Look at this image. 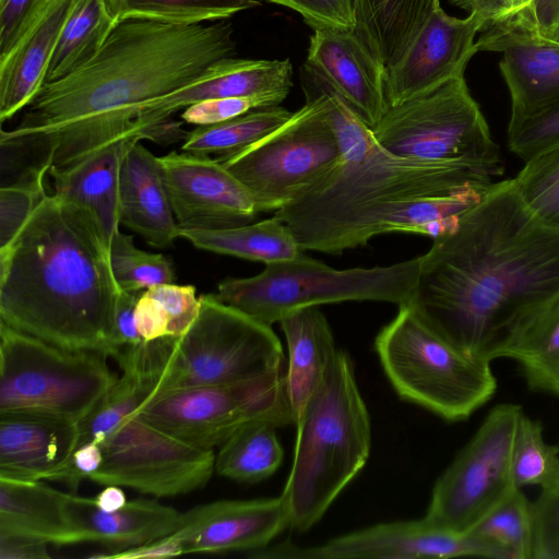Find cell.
Listing matches in <instances>:
<instances>
[{"label":"cell","instance_id":"cell-11","mask_svg":"<svg viewBox=\"0 0 559 559\" xmlns=\"http://www.w3.org/2000/svg\"><path fill=\"white\" fill-rule=\"evenodd\" d=\"M304 94L305 105L282 126L217 159L249 190L260 213L283 209L341 160L321 97Z\"/></svg>","mask_w":559,"mask_h":559},{"label":"cell","instance_id":"cell-40","mask_svg":"<svg viewBox=\"0 0 559 559\" xmlns=\"http://www.w3.org/2000/svg\"><path fill=\"white\" fill-rule=\"evenodd\" d=\"M507 138L509 150L522 160L559 144V104L519 121L509 122Z\"/></svg>","mask_w":559,"mask_h":559},{"label":"cell","instance_id":"cell-22","mask_svg":"<svg viewBox=\"0 0 559 559\" xmlns=\"http://www.w3.org/2000/svg\"><path fill=\"white\" fill-rule=\"evenodd\" d=\"M475 50L502 53L500 73L511 97L509 122L559 104V41L480 32Z\"/></svg>","mask_w":559,"mask_h":559},{"label":"cell","instance_id":"cell-35","mask_svg":"<svg viewBox=\"0 0 559 559\" xmlns=\"http://www.w3.org/2000/svg\"><path fill=\"white\" fill-rule=\"evenodd\" d=\"M512 182L527 211L543 225L559 230V144L524 160Z\"/></svg>","mask_w":559,"mask_h":559},{"label":"cell","instance_id":"cell-49","mask_svg":"<svg viewBox=\"0 0 559 559\" xmlns=\"http://www.w3.org/2000/svg\"><path fill=\"white\" fill-rule=\"evenodd\" d=\"M47 545L29 537L0 535V559L49 558Z\"/></svg>","mask_w":559,"mask_h":559},{"label":"cell","instance_id":"cell-21","mask_svg":"<svg viewBox=\"0 0 559 559\" xmlns=\"http://www.w3.org/2000/svg\"><path fill=\"white\" fill-rule=\"evenodd\" d=\"M78 447V423L35 414H0V477L59 481Z\"/></svg>","mask_w":559,"mask_h":559},{"label":"cell","instance_id":"cell-45","mask_svg":"<svg viewBox=\"0 0 559 559\" xmlns=\"http://www.w3.org/2000/svg\"><path fill=\"white\" fill-rule=\"evenodd\" d=\"M140 294V292L120 290L118 295L112 322V344L118 355L123 347L144 341L136 330L134 318Z\"/></svg>","mask_w":559,"mask_h":559},{"label":"cell","instance_id":"cell-44","mask_svg":"<svg viewBox=\"0 0 559 559\" xmlns=\"http://www.w3.org/2000/svg\"><path fill=\"white\" fill-rule=\"evenodd\" d=\"M299 13L312 29L337 28L354 31V0H264Z\"/></svg>","mask_w":559,"mask_h":559},{"label":"cell","instance_id":"cell-16","mask_svg":"<svg viewBox=\"0 0 559 559\" xmlns=\"http://www.w3.org/2000/svg\"><path fill=\"white\" fill-rule=\"evenodd\" d=\"M158 163L179 229L233 228L259 215L249 190L216 158L173 151Z\"/></svg>","mask_w":559,"mask_h":559},{"label":"cell","instance_id":"cell-14","mask_svg":"<svg viewBox=\"0 0 559 559\" xmlns=\"http://www.w3.org/2000/svg\"><path fill=\"white\" fill-rule=\"evenodd\" d=\"M98 444L103 463L90 479L103 486L176 497L203 488L215 472L213 449L175 438L145 420L139 409L123 416Z\"/></svg>","mask_w":559,"mask_h":559},{"label":"cell","instance_id":"cell-51","mask_svg":"<svg viewBox=\"0 0 559 559\" xmlns=\"http://www.w3.org/2000/svg\"><path fill=\"white\" fill-rule=\"evenodd\" d=\"M123 7L211 8L234 7L248 10L260 5L259 0H121Z\"/></svg>","mask_w":559,"mask_h":559},{"label":"cell","instance_id":"cell-36","mask_svg":"<svg viewBox=\"0 0 559 559\" xmlns=\"http://www.w3.org/2000/svg\"><path fill=\"white\" fill-rule=\"evenodd\" d=\"M469 531L501 547L510 559H532V502L521 488L513 490Z\"/></svg>","mask_w":559,"mask_h":559},{"label":"cell","instance_id":"cell-37","mask_svg":"<svg viewBox=\"0 0 559 559\" xmlns=\"http://www.w3.org/2000/svg\"><path fill=\"white\" fill-rule=\"evenodd\" d=\"M512 474L515 486H539L540 489L559 484V445L548 443L539 420L521 415L512 452Z\"/></svg>","mask_w":559,"mask_h":559},{"label":"cell","instance_id":"cell-27","mask_svg":"<svg viewBox=\"0 0 559 559\" xmlns=\"http://www.w3.org/2000/svg\"><path fill=\"white\" fill-rule=\"evenodd\" d=\"M132 139L118 140L72 167L48 171L53 193L84 210L109 247L120 230V166Z\"/></svg>","mask_w":559,"mask_h":559},{"label":"cell","instance_id":"cell-41","mask_svg":"<svg viewBox=\"0 0 559 559\" xmlns=\"http://www.w3.org/2000/svg\"><path fill=\"white\" fill-rule=\"evenodd\" d=\"M285 98L278 95L211 98L185 108L181 119L195 126L219 123L258 108L280 106Z\"/></svg>","mask_w":559,"mask_h":559},{"label":"cell","instance_id":"cell-39","mask_svg":"<svg viewBox=\"0 0 559 559\" xmlns=\"http://www.w3.org/2000/svg\"><path fill=\"white\" fill-rule=\"evenodd\" d=\"M47 169L26 175L0 189V250L14 241L29 216L47 194Z\"/></svg>","mask_w":559,"mask_h":559},{"label":"cell","instance_id":"cell-7","mask_svg":"<svg viewBox=\"0 0 559 559\" xmlns=\"http://www.w3.org/2000/svg\"><path fill=\"white\" fill-rule=\"evenodd\" d=\"M419 257L388 266L333 269L302 252L265 264L259 274L226 278L216 297L255 320L272 325L309 307L344 301H384L397 306L409 300Z\"/></svg>","mask_w":559,"mask_h":559},{"label":"cell","instance_id":"cell-4","mask_svg":"<svg viewBox=\"0 0 559 559\" xmlns=\"http://www.w3.org/2000/svg\"><path fill=\"white\" fill-rule=\"evenodd\" d=\"M304 92L318 94L341 147V160L274 215L302 251L340 254L355 248L358 233L395 202L488 189L493 181L452 164L396 156L384 150L343 96L304 63Z\"/></svg>","mask_w":559,"mask_h":559},{"label":"cell","instance_id":"cell-33","mask_svg":"<svg viewBox=\"0 0 559 559\" xmlns=\"http://www.w3.org/2000/svg\"><path fill=\"white\" fill-rule=\"evenodd\" d=\"M121 9V0H75L48 62L44 83L57 80L91 57L107 37Z\"/></svg>","mask_w":559,"mask_h":559},{"label":"cell","instance_id":"cell-12","mask_svg":"<svg viewBox=\"0 0 559 559\" xmlns=\"http://www.w3.org/2000/svg\"><path fill=\"white\" fill-rule=\"evenodd\" d=\"M521 406L501 403L437 479L425 519L454 533L468 532L518 487L512 452Z\"/></svg>","mask_w":559,"mask_h":559},{"label":"cell","instance_id":"cell-30","mask_svg":"<svg viewBox=\"0 0 559 559\" xmlns=\"http://www.w3.org/2000/svg\"><path fill=\"white\" fill-rule=\"evenodd\" d=\"M440 0H354V33L386 68L411 46Z\"/></svg>","mask_w":559,"mask_h":559},{"label":"cell","instance_id":"cell-8","mask_svg":"<svg viewBox=\"0 0 559 559\" xmlns=\"http://www.w3.org/2000/svg\"><path fill=\"white\" fill-rule=\"evenodd\" d=\"M283 359L280 338L271 325L221 301L215 294L202 295L189 329L181 336H167L153 397L282 372Z\"/></svg>","mask_w":559,"mask_h":559},{"label":"cell","instance_id":"cell-34","mask_svg":"<svg viewBox=\"0 0 559 559\" xmlns=\"http://www.w3.org/2000/svg\"><path fill=\"white\" fill-rule=\"evenodd\" d=\"M293 111L282 106L258 108L236 118L189 131L181 150L199 155L228 156L277 129Z\"/></svg>","mask_w":559,"mask_h":559},{"label":"cell","instance_id":"cell-23","mask_svg":"<svg viewBox=\"0 0 559 559\" xmlns=\"http://www.w3.org/2000/svg\"><path fill=\"white\" fill-rule=\"evenodd\" d=\"M293 66L289 59L266 60L238 58L223 74L209 81L182 87L143 104L131 130V138L171 120L179 110L201 100L255 95L287 97L293 86Z\"/></svg>","mask_w":559,"mask_h":559},{"label":"cell","instance_id":"cell-3","mask_svg":"<svg viewBox=\"0 0 559 559\" xmlns=\"http://www.w3.org/2000/svg\"><path fill=\"white\" fill-rule=\"evenodd\" d=\"M120 290L95 222L55 193L0 250V321L57 346L116 358Z\"/></svg>","mask_w":559,"mask_h":559},{"label":"cell","instance_id":"cell-50","mask_svg":"<svg viewBox=\"0 0 559 559\" xmlns=\"http://www.w3.org/2000/svg\"><path fill=\"white\" fill-rule=\"evenodd\" d=\"M468 13H477L486 22V26L511 14L520 0H449ZM484 28V29H485Z\"/></svg>","mask_w":559,"mask_h":559},{"label":"cell","instance_id":"cell-6","mask_svg":"<svg viewBox=\"0 0 559 559\" xmlns=\"http://www.w3.org/2000/svg\"><path fill=\"white\" fill-rule=\"evenodd\" d=\"M374 350L397 395L447 421L466 420L495 395L491 361L449 343L407 305L374 338Z\"/></svg>","mask_w":559,"mask_h":559},{"label":"cell","instance_id":"cell-53","mask_svg":"<svg viewBox=\"0 0 559 559\" xmlns=\"http://www.w3.org/2000/svg\"><path fill=\"white\" fill-rule=\"evenodd\" d=\"M95 503L106 512H114L122 508L127 502L124 491L120 486L107 485L94 497Z\"/></svg>","mask_w":559,"mask_h":559},{"label":"cell","instance_id":"cell-2","mask_svg":"<svg viewBox=\"0 0 559 559\" xmlns=\"http://www.w3.org/2000/svg\"><path fill=\"white\" fill-rule=\"evenodd\" d=\"M432 240L405 304L466 354L486 358L508 328L559 294V230L527 211L512 179L492 183Z\"/></svg>","mask_w":559,"mask_h":559},{"label":"cell","instance_id":"cell-28","mask_svg":"<svg viewBox=\"0 0 559 559\" xmlns=\"http://www.w3.org/2000/svg\"><path fill=\"white\" fill-rule=\"evenodd\" d=\"M69 492L40 480L0 477V535L46 544H81L69 510Z\"/></svg>","mask_w":559,"mask_h":559},{"label":"cell","instance_id":"cell-10","mask_svg":"<svg viewBox=\"0 0 559 559\" xmlns=\"http://www.w3.org/2000/svg\"><path fill=\"white\" fill-rule=\"evenodd\" d=\"M371 132L396 156L467 167L493 182L504 171L500 147L464 75L388 107Z\"/></svg>","mask_w":559,"mask_h":559},{"label":"cell","instance_id":"cell-25","mask_svg":"<svg viewBox=\"0 0 559 559\" xmlns=\"http://www.w3.org/2000/svg\"><path fill=\"white\" fill-rule=\"evenodd\" d=\"M69 510L81 543H95L109 554L173 534L181 513L152 499H134L114 512L102 510L94 498L70 493Z\"/></svg>","mask_w":559,"mask_h":559},{"label":"cell","instance_id":"cell-9","mask_svg":"<svg viewBox=\"0 0 559 559\" xmlns=\"http://www.w3.org/2000/svg\"><path fill=\"white\" fill-rule=\"evenodd\" d=\"M106 357L57 346L0 321V414L80 423L118 379Z\"/></svg>","mask_w":559,"mask_h":559},{"label":"cell","instance_id":"cell-48","mask_svg":"<svg viewBox=\"0 0 559 559\" xmlns=\"http://www.w3.org/2000/svg\"><path fill=\"white\" fill-rule=\"evenodd\" d=\"M183 554L185 550L180 539L173 533L144 545L135 546L114 554L95 555L93 557L115 559H143L167 558Z\"/></svg>","mask_w":559,"mask_h":559},{"label":"cell","instance_id":"cell-26","mask_svg":"<svg viewBox=\"0 0 559 559\" xmlns=\"http://www.w3.org/2000/svg\"><path fill=\"white\" fill-rule=\"evenodd\" d=\"M485 357L514 360L530 390L559 399V294L515 321Z\"/></svg>","mask_w":559,"mask_h":559},{"label":"cell","instance_id":"cell-17","mask_svg":"<svg viewBox=\"0 0 559 559\" xmlns=\"http://www.w3.org/2000/svg\"><path fill=\"white\" fill-rule=\"evenodd\" d=\"M486 22L477 13L460 19L439 5L411 46L385 68L383 91L388 107L401 105L464 75L476 53L475 37Z\"/></svg>","mask_w":559,"mask_h":559},{"label":"cell","instance_id":"cell-32","mask_svg":"<svg viewBox=\"0 0 559 559\" xmlns=\"http://www.w3.org/2000/svg\"><path fill=\"white\" fill-rule=\"evenodd\" d=\"M276 428L267 420H252L241 426L219 445L215 455V472L242 484H255L269 478L284 459Z\"/></svg>","mask_w":559,"mask_h":559},{"label":"cell","instance_id":"cell-29","mask_svg":"<svg viewBox=\"0 0 559 559\" xmlns=\"http://www.w3.org/2000/svg\"><path fill=\"white\" fill-rule=\"evenodd\" d=\"M280 325L288 349L285 383L296 425L338 349L330 324L318 307L297 310L283 318Z\"/></svg>","mask_w":559,"mask_h":559},{"label":"cell","instance_id":"cell-5","mask_svg":"<svg viewBox=\"0 0 559 559\" xmlns=\"http://www.w3.org/2000/svg\"><path fill=\"white\" fill-rule=\"evenodd\" d=\"M294 461L282 492L289 527L304 533L364 468L371 423L349 355L338 349L296 423Z\"/></svg>","mask_w":559,"mask_h":559},{"label":"cell","instance_id":"cell-15","mask_svg":"<svg viewBox=\"0 0 559 559\" xmlns=\"http://www.w3.org/2000/svg\"><path fill=\"white\" fill-rule=\"evenodd\" d=\"M248 556L262 559H510L501 547L471 531L454 533L432 525L425 518L368 526L312 547L281 543Z\"/></svg>","mask_w":559,"mask_h":559},{"label":"cell","instance_id":"cell-43","mask_svg":"<svg viewBox=\"0 0 559 559\" xmlns=\"http://www.w3.org/2000/svg\"><path fill=\"white\" fill-rule=\"evenodd\" d=\"M145 292L167 318L170 336H181L199 313L200 297H197V289L192 285L163 284Z\"/></svg>","mask_w":559,"mask_h":559},{"label":"cell","instance_id":"cell-19","mask_svg":"<svg viewBox=\"0 0 559 559\" xmlns=\"http://www.w3.org/2000/svg\"><path fill=\"white\" fill-rule=\"evenodd\" d=\"M75 0H33L0 47V121L29 104L44 83L50 57Z\"/></svg>","mask_w":559,"mask_h":559},{"label":"cell","instance_id":"cell-1","mask_svg":"<svg viewBox=\"0 0 559 559\" xmlns=\"http://www.w3.org/2000/svg\"><path fill=\"white\" fill-rule=\"evenodd\" d=\"M234 7H123L100 47L44 83L0 147L23 168L72 167L131 138L146 102L216 78L236 57Z\"/></svg>","mask_w":559,"mask_h":559},{"label":"cell","instance_id":"cell-20","mask_svg":"<svg viewBox=\"0 0 559 559\" xmlns=\"http://www.w3.org/2000/svg\"><path fill=\"white\" fill-rule=\"evenodd\" d=\"M305 63L322 75L372 129L385 112V67L353 31L317 28Z\"/></svg>","mask_w":559,"mask_h":559},{"label":"cell","instance_id":"cell-24","mask_svg":"<svg viewBox=\"0 0 559 559\" xmlns=\"http://www.w3.org/2000/svg\"><path fill=\"white\" fill-rule=\"evenodd\" d=\"M134 138L120 166V224L141 235L153 247L171 246L179 238L164 185L158 157Z\"/></svg>","mask_w":559,"mask_h":559},{"label":"cell","instance_id":"cell-31","mask_svg":"<svg viewBox=\"0 0 559 559\" xmlns=\"http://www.w3.org/2000/svg\"><path fill=\"white\" fill-rule=\"evenodd\" d=\"M179 237L204 251L265 264L302 252L287 225L275 215L258 223L218 230L179 229Z\"/></svg>","mask_w":559,"mask_h":559},{"label":"cell","instance_id":"cell-46","mask_svg":"<svg viewBox=\"0 0 559 559\" xmlns=\"http://www.w3.org/2000/svg\"><path fill=\"white\" fill-rule=\"evenodd\" d=\"M135 326L144 341L169 335V322L156 301L146 293L140 294L135 306Z\"/></svg>","mask_w":559,"mask_h":559},{"label":"cell","instance_id":"cell-13","mask_svg":"<svg viewBox=\"0 0 559 559\" xmlns=\"http://www.w3.org/2000/svg\"><path fill=\"white\" fill-rule=\"evenodd\" d=\"M139 414L175 438L202 449L221 445L252 420H267L277 428L294 425L283 372L168 392L146 401Z\"/></svg>","mask_w":559,"mask_h":559},{"label":"cell","instance_id":"cell-47","mask_svg":"<svg viewBox=\"0 0 559 559\" xmlns=\"http://www.w3.org/2000/svg\"><path fill=\"white\" fill-rule=\"evenodd\" d=\"M103 463V452L98 443L87 442L80 445L72 457L68 469L62 474L59 481L67 484L75 490L84 478H90L97 472Z\"/></svg>","mask_w":559,"mask_h":559},{"label":"cell","instance_id":"cell-42","mask_svg":"<svg viewBox=\"0 0 559 559\" xmlns=\"http://www.w3.org/2000/svg\"><path fill=\"white\" fill-rule=\"evenodd\" d=\"M532 515V559H559V484L540 490Z\"/></svg>","mask_w":559,"mask_h":559},{"label":"cell","instance_id":"cell-18","mask_svg":"<svg viewBox=\"0 0 559 559\" xmlns=\"http://www.w3.org/2000/svg\"><path fill=\"white\" fill-rule=\"evenodd\" d=\"M286 527L289 514L282 496L252 500H217L185 513L174 534L185 554L254 551Z\"/></svg>","mask_w":559,"mask_h":559},{"label":"cell","instance_id":"cell-38","mask_svg":"<svg viewBox=\"0 0 559 559\" xmlns=\"http://www.w3.org/2000/svg\"><path fill=\"white\" fill-rule=\"evenodd\" d=\"M115 281L121 290L141 292L176 280L173 261L162 253L135 247L131 236L118 231L109 247Z\"/></svg>","mask_w":559,"mask_h":559},{"label":"cell","instance_id":"cell-52","mask_svg":"<svg viewBox=\"0 0 559 559\" xmlns=\"http://www.w3.org/2000/svg\"><path fill=\"white\" fill-rule=\"evenodd\" d=\"M33 0H0V47L11 37Z\"/></svg>","mask_w":559,"mask_h":559}]
</instances>
